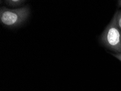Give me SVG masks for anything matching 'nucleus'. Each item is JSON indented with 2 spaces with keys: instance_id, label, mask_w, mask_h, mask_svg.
Listing matches in <instances>:
<instances>
[{
  "instance_id": "obj_1",
  "label": "nucleus",
  "mask_w": 121,
  "mask_h": 91,
  "mask_svg": "<svg viewBox=\"0 0 121 91\" xmlns=\"http://www.w3.org/2000/svg\"><path fill=\"white\" fill-rule=\"evenodd\" d=\"M100 42L107 49L121 53V31L117 25L116 13L100 35Z\"/></svg>"
},
{
  "instance_id": "obj_2",
  "label": "nucleus",
  "mask_w": 121,
  "mask_h": 91,
  "mask_svg": "<svg viewBox=\"0 0 121 91\" xmlns=\"http://www.w3.org/2000/svg\"><path fill=\"white\" fill-rule=\"evenodd\" d=\"M29 14L30 9L28 5L13 9L1 7L0 9V21L5 27H18L28 18Z\"/></svg>"
},
{
  "instance_id": "obj_3",
  "label": "nucleus",
  "mask_w": 121,
  "mask_h": 91,
  "mask_svg": "<svg viewBox=\"0 0 121 91\" xmlns=\"http://www.w3.org/2000/svg\"><path fill=\"white\" fill-rule=\"evenodd\" d=\"M23 0H7L4 1L5 4L11 7H17L20 6L25 2Z\"/></svg>"
},
{
  "instance_id": "obj_4",
  "label": "nucleus",
  "mask_w": 121,
  "mask_h": 91,
  "mask_svg": "<svg viewBox=\"0 0 121 91\" xmlns=\"http://www.w3.org/2000/svg\"><path fill=\"white\" fill-rule=\"evenodd\" d=\"M116 22L119 29L121 31V9L116 12Z\"/></svg>"
},
{
  "instance_id": "obj_5",
  "label": "nucleus",
  "mask_w": 121,
  "mask_h": 91,
  "mask_svg": "<svg viewBox=\"0 0 121 91\" xmlns=\"http://www.w3.org/2000/svg\"><path fill=\"white\" fill-rule=\"evenodd\" d=\"M112 55L113 56L115 57H116L118 60L121 61V53H111Z\"/></svg>"
},
{
  "instance_id": "obj_6",
  "label": "nucleus",
  "mask_w": 121,
  "mask_h": 91,
  "mask_svg": "<svg viewBox=\"0 0 121 91\" xmlns=\"http://www.w3.org/2000/svg\"><path fill=\"white\" fill-rule=\"evenodd\" d=\"M118 6L119 7H121V0L118 1Z\"/></svg>"
}]
</instances>
